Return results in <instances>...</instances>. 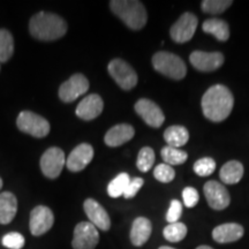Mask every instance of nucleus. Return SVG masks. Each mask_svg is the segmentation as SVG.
<instances>
[{"label":"nucleus","instance_id":"7ed1b4c3","mask_svg":"<svg viewBox=\"0 0 249 249\" xmlns=\"http://www.w3.org/2000/svg\"><path fill=\"white\" fill-rule=\"evenodd\" d=\"M110 8L114 14L133 30H140L145 26L148 14L144 6L138 0H112Z\"/></svg>","mask_w":249,"mask_h":249},{"label":"nucleus","instance_id":"4468645a","mask_svg":"<svg viewBox=\"0 0 249 249\" xmlns=\"http://www.w3.org/2000/svg\"><path fill=\"white\" fill-rule=\"evenodd\" d=\"M189 61L200 71H213L223 66L224 55L220 52L194 51L189 55Z\"/></svg>","mask_w":249,"mask_h":249},{"label":"nucleus","instance_id":"f03ea898","mask_svg":"<svg viewBox=\"0 0 249 249\" xmlns=\"http://www.w3.org/2000/svg\"><path fill=\"white\" fill-rule=\"evenodd\" d=\"M29 31L34 38L50 42L66 35L67 23L57 14L39 12L30 18Z\"/></svg>","mask_w":249,"mask_h":249},{"label":"nucleus","instance_id":"bb28decb","mask_svg":"<svg viewBox=\"0 0 249 249\" xmlns=\"http://www.w3.org/2000/svg\"><path fill=\"white\" fill-rule=\"evenodd\" d=\"M129 181H130V178L128 174L120 173L119 176H117L116 178L108 183L107 194L113 198L120 197V196L124 195V193L126 191Z\"/></svg>","mask_w":249,"mask_h":249},{"label":"nucleus","instance_id":"aec40b11","mask_svg":"<svg viewBox=\"0 0 249 249\" xmlns=\"http://www.w3.org/2000/svg\"><path fill=\"white\" fill-rule=\"evenodd\" d=\"M152 232V224L148 218L138 217L132 224L130 229V242L136 247H141L150 239Z\"/></svg>","mask_w":249,"mask_h":249},{"label":"nucleus","instance_id":"4c0bfd02","mask_svg":"<svg viewBox=\"0 0 249 249\" xmlns=\"http://www.w3.org/2000/svg\"><path fill=\"white\" fill-rule=\"evenodd\" d=\"M158 249H176V248H172V247H169V246H161Z\"/></svg>","mask_w":249,"mask_h":249},{"label":"nucleus","instance_id":"393cba45","mask_svg":"<svg viewBox=\"0 0 249 249\" xmlns=\"http://www.w3.org/2000/svg\"><path fill=\"white\" fill-rule=\"evenodd\" d=\"M14 53V38L6 29H0V62H6Z\"/></svg>","mask_w":249,"mask_h":249},{"label":"nucleus","instance_id":"473e14b6","mask_svg":"<svg viewBox=\"0 0 249 249\" xmlns=\"http://www.w3.org/2000/svg\"><path fill=\"white\" fill-rule=\"evenodd\" d=\"M1 244L8 249H22L24 244H26V240L21 233L11 232L2 236Z\"/></svg>","mask_w":249,"mask_h":249},{"label":"nucleus","instance_id":"2eb2a0df","mask_svg":"<svg viewBox=\"0 0 249 249\" xmlns=\"http://www.w3.org/2000/svg\"><path fill=\"white\" fill-rule=\"evenodd\" d=\"M83 209L87 217L89 218L90 223L92 224L96 229L102 230V231H108L111 227V219L108 216L107 211L95 201L93 198H87L83 203Z\"/></svg>","mask_w":249,"mask_h":249},{"label":"nucleus","instance_id":"f8f14e48","mask_svg":"<svg viewBox=\"0 0 249 249\" xmlns=\"http://www.w3.org/2000/svg\"><path fill=\"white\" fill-rule=\"evenodd\" d=\"M135 111L148 126L160 128L164 124L165 116L161 108L150 99H139L135 104Z\"/></svg>","mask_w":249,"mask_h":249},{"label":"nucleus","instance_id":"f3484780","mask_svg":"<svg viewBox=\"0 0 249 249\" xmlns=\"http://www.w3.org/2000/svg\"><path fill=\"white\" fill-rule=\"evenodd\" d=\"M103 108H104V102L101 96L97 93H91L79 103L75 113L80 119L89 121L96 119L103 112Z\"/></svg>","mask_w":249,"mask_h":249},{"label":"nucleus","instance_id":"423d86ee","mask_svg":"<svg viewBox=\"0 0 249 249\" xmlns=\"http://www.w3.org/2000/svg\"><path fill=\"white\" fill-rule=\"evenodd\" d=\"M108 74L124 90H132L138 85V74L133 67L123 59H113L107 66Z\"/></svg>","mask_w":249,"mask_h":249},{"label":"nucleus","instance_id":"c85d7f7f","mask_svg":"<svg viewBox=\"0 0 249 249\" xmlns=\"http://www.w3.org/2000/svg\"><path fill=\"white\" fill-rule=\"evenodd\" d=\"M155 163V151L150 147L142 148L139 152L136 166L141 172H148L154 166Z\"/></svg>","mask_w":249,"mask_h":249},{"label":"nucleus","instance_id":"5701e85b","mask_svg":"<svg viewBox=\"0 0 249 249\" xmlns=\"http://www.w3.org/2000/svg\"><path fill=\"white\" fill-rule=\"evenodd\" d=\"M204 33L216 37L219 42H226L230 38V28L226 21L220 18H208L202 24Z\"/></svg>","mask_w":249,"mask_h":249},{"label":"nucleus","instance_id":"9d476101","mask_svg":"<svg viewBox=\"0 0 249 249\" xmlns=\"http://www.w3.org/2000/svg\"><path fill=\"white\" fill-rule=\"evenodd\" d=\"M89 89V81L82 74H74L59 88V98L65 103H71Z\"/></svg>","mask_w":249,"mask_h":249},{"label":"nucleus","instance_id":"72a5a7b5","mask_svg":"<svg viewBox=\"0 0 249 249\" xmlns=\"http://www.w3.org/2000/svg\"><path fill=\"white\" fill-rule=\"evenodd\" d=\"M182 213V203L178 200H172L170 203L169 211L166 213V220L169 224L178 223Z\"/></svg>","mask_w":249,"mask_h":249},{"label":"nucleus","instance_id":"6ab92c4d","mask_svg":"<svg viewBox=\"0 0 249 249\" xmlns=\"http://www.w3.org/2000/svg\"><path fill=\"white\" fill-rule=\"evenodd\" d=\"M245 230L240 224L226 223L214 227L213 231V240L218 244H230L240 240L244 236Z\"/></svg>","mask_w":249,"mask_h":249},{"label":"nucleus","instance_id":"6e6552de","mask_svg":"<svg viewBox=\"0 0 249 249\" xmlns=\"http://www.w3.org/2000/svg\"><path fill=\"white\" fill-rule=\"evenodd\" d=\"M65 164V152L57 147L48 149L40 158V169L43 174L49 179L58 178Z\"/></svg>","mask_w":249,"mask_h":249},{"label":"nucleus","instance_id":"a211bd4d","mask_svg":"<svg viewBox=\"0 0 249 249\" xmlns=\"http://www.w3.org/2000/svg\"><path fill=\"white\" fill-rule=\"evenodd\" d=\"M134 135H135V129L133 126L128 124H120L107 130V133L105 134L104 141L108 147L116 148L130 141Z\"/></svg>","mask_w":249,"mask_h":249},{"label":"nucleus","instance_id":"7c9ffc66","mask_svg":"<svg viewBox=\"0 0 249 249\" xmlns=\"http://www.w3.org/2000/svg\"><path fill=\"white\" fill-rule=\"evenodd\" d=\"M194 172L200 177H209L216 170V161L210 157H204L196 160L194 166Z\"/></svg>","mask_w":249,"mask_h":249},{"label":"nucleus","instance_id":"cd10ccee","mask_svg":"<svg viewBox=\"0 0 249 249\" xmlns=\"http://www.w3.org/2000/svg\"><path fill=\"white\" fill-rule=\"evenodd\" d=\"M164 238L170 242H179L183 240L187 235V226L183 223L169 224L163 231Z\"/></svg>","mask_w":249,"mask_h":249},{"label":"nucleus","instance_id":"1a4fd4ad","mask_svg":"<svg viewBox=\"0 0 249 249\" xmlns=\"http://www.w3.org/2000/svg\"><path fill=\"white\" fill-rule=\"evenodd\" d=\"M54 224V214L50 208L45 205H38L30 213L29 229L31 234L40 236L51 230Z\"/></svg>","mask_w":249,"mask_h":249},{"label":"nucleus","instance_id":"ddd939ff","mask_svg":"<svg viewBox=\"0 0 249 249\" xmlns=\"http://www.w3.org/2000/svg\"><path fill=\"white\" fill-rule=\"evenodd\" d=\"M203 192L208 204L213 210H224L231 203V196L222 183L208 181L203 187Z\"/></svg>","mask_w":249,"mask_h":249},{"label":"nucleus","instance_id":"c756f323","mask_svg":"<svg viewBox=\"0 0 249 249\" xmlns=\"http://www.w3.org/2000/svg\"><path fill=\"white\" fill-rule=\"evenodd\" d=\"M232 4V0H204L202 1L201 8L204 13L220 14L226 11Z\"/></svg>","mask_w":249,"mask_h":249},{"label":"nucleus","instance_id":"2f4dec72","mask_svg":"<svg viewBox=\"0 0 249 249\" xmlns=\"http://www.w3.org/2000/svg\"><path fill=\"white\" fill-rule=\"evenodd\" d=\"M154 177L158 181L163 183H169L176 178V171H174L170 165L160 164L155 167Z\"/></svg>","mask_w":249,"mask_h":249},{"label":"nucleus","instance_id":"dca6fc26","mask_svg":"<svg viewBox=\"0 0 249 249\" xmlns=\"http://www.w3.org/2000/svg\"><path fill=\"white\" fill-rule=\"evenodd\" d=\"M92 158L93 148L88 143H82V144L77 145L68 156L66 166L71 172H80L86 169L87 165L92 160Z\"/></svg>","mask_w":249,"mask_h":249},{"label":"nucleus","instance_id":"e433bc0d","mask_svg":"<svg viewBox=\"0 0 249 249\" xmlns=\"http://www.w3.org/2000/svg\"><path fill=\"white\" fill-rule=\"evenodd\" d=\"M196 249H213V248L209 247V246H200V247H197Z\"/></svg>","mask_w":249,"mask_h":249},{"label":"nucleus","instance_id":"20e7f679","mask_svg":"<svg viewBox=\"0 0 249 249\" xmlns=\"http://www.w3.org/2000/svg\"><path fill=\"white\" fill-rule=\"evenodd\" d=\"M152 66L158 73L173 80H181L186 76L187 67L179 55L160 51L152 57Z\"/></svg>","mask_w":249,"mask_h":249},{"label":"nucleus","instance_id":"39448f33","mask_svg":"<svg viewBox=\"0 0 249 249\" xmlns=\"http://www.w3.org/2000/svg\"><path fill=\"white\" fill-rule=\"evenodd\" d=\"M18 128L21 132L29 134L34 138H45L50 133V124L45 118L31 111H22L18 114L17 120Z\"/></svg>","mask_w":249,"mask_h":249},{"label":"nucleus","instance_id":"f704fd0d","mask_svg":"<svg viewBox=\"0 0 249 249\" xmlns=\"http://www.w3.org/2000/svg\"><path fill=\"white\" fill-rule=\"evenodd\" d=\"M182 198L183 203H185L187 208H194L198 203L200 195H198L197 191L195 188H193V187H186L182 191Z\"/></svg>","mask_w":249,"mask_h":249},{"label":"nucleus","instance_id":"b1692460","mask_svg":"<svg viewBox=\"0 0 249 249\" xmlns=\"http://www.w3.org/2000/svg\"><path fill=\"white\" fill-rule=\"evenodd\" d=\"M164 140L169 147L180 148L189 140V133L182 126H171L164 132Z\"/></svg>","mask_w":249,"mask_h":249},{"label":"nucleus","instance_id":"412c9836","mask_svg":"<svg viewBox=\"0 0 249 249\" xmlns=\"http://www.w3.org/2000/svg\"><path fill=\"white\" fill-rule=\"evenodd\" d=\"M18 213V200L11 192L0 194V224L7 225L14 219Z\"/></svg>","mask_w":249,"mask_h":249},{"label":"nucleus","instance_id":"58836bf2","mask_svg":"<svg viewBox=\"0 0 249 249\" xmlns=\"http://www.w3.org/2000/svg\"><path fill=\"white\" fill-rule=\"evenodd\" d=\"M1 187H2V180L0 178V189H1Z\"/></svg>","mask_w":249,"mask_h":249},{"label":"nucleus","instance_id":"0eeeda50","mask_svg":"<svg viewBox=\"0 0 249 249\" xmlns=\"http://www.w3.org/2000/svg\"><path fill=\"white\" fill-rule=\"evenodd\" d=\"M99 242L98 230L90 222H81L74 229L73 249H95Z\"/></svg>","mask_w":249,"mask_h":249},{"label":"nucleus","instance_id":"f257e3e1","mask_svg":"<svg viewBox=\"0 0 249 249\" xmlns=\"http://www.w3.org/2000/svg\"><path fill=\"white\" fill-rule=\"evenodd\" d=\"M234 98L227 87L216 85L210 87L202 97V111L207 119L220 123L231 114Z\"/></svg>","mask_w":249,"mask_h":249},{"label":"nucleus","instance_id":"c9c22d12","mask_svg":"<svg viewBox=\"0 0 249 249\" xmlns=\"http://www.w3.org/2000/svg\"><path fill=\"white\" fill-rule=\"evenodd\" d=\"M143 185H144V180H143L142 178L130 179L128 186H127L126 191H124L123 196L124 198H133L134 196L138 194L139 191L142 188Z\"/></svg>","mask_w":249,"mask_h":249},{"label":"nucleus","instance_id":"a878e982","mask_svg":"<svg viewBox=\"0 0 249 249\" xmlns=\"http://www.w3.org/2000/svg\"><path fill=\"white\" fill-rule=\"evenodd\" d=\"M160 155L165 164L170 165V166L171 165H181L188 158V155H187L186 151L180 150L178 148L169 147V145L161 149Z\"/></svg>","mask_w":249,"mask_h":249},{"label":"nucleus","instance_id":"4be33fe9","mask_svg":"<svg viewBox=\"0 0 249 249\" xmlns=\"http://www.w3.org/2000/svg\"><path fill=\"white\" fill-rule=\"evenodd\" d=\"M219 177L226 185H235L244 177V165L238 160H230L219 171Z\"/></svg>","mask_w":249,"mask_h":249},{"label":"nucleus","instance_id":"9b49d317","mask_svg":"<svg viewBox=\"0 0 249 249\" xmlns=\"http://www.w3.org/2000/svg\"><path fill=\"white\" fill-rule=\"evenodd\" d=\"M197 18L193 13H185L171 27L170 35L176 43H186L194 36L197 28Z\"/></svg>","mask_w":249,"mask_h":249}]
</instances>
